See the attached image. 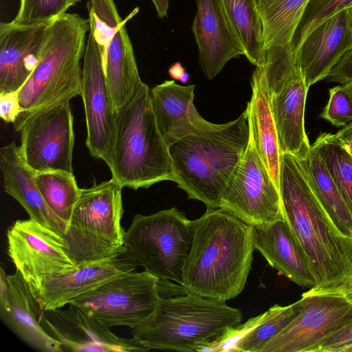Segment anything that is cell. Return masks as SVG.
<instances>
[{
    "mask_svg": "<svg viewBox=\"0 0 352 352\" xmlns=\"http://www.w3.org/2000/svg\"><path fill=\"white\" fill-rule=\"evenodd\" d=\"M250 138L248 111L225 124H214L200 133L171 144L169 153L174 181L188 199L207 210L221 208L227 185L241 162Z\"/></svg>",
    "mask_w": 352,
    "mask_h": 352,
    "instance_id": "3",
    "label": "cell"
},
{
    "mask_svg": "<svg viewBox=\"0 0 352 352\" xmlns=\"http://www.w3.org/2000/svg\"><path fill=\"white\" fill-rule=\"evenodd\" d=\"M195 87V85H179L172 80H165L150 89L156 123L168 146L214 124L202 118L194 105Z\"/></svg>",
    "mask_w": 352,
    "mask_h": 352,
    "instance_id": "23",
    "label": "cell"
},
{
    "mask_svg": "<svg viewBox=\"0 0 352 352\" xmlns=\"http://www.w3.org/2000/svg\"><path fill=\"white\" fill-rule=\"evenodd\" d=\"M42 309L27 282L17 270L7 275L0 270V318L17 337L41 352H62L60 342L42 324Z\"/></svg>",
    "mask_w": 352,
    "mask_h": 352,
    "instance_id": "18",
    "label": "cell"
},
{
    "mask_svg": "<svg viewBox=\"0 0 352 352\" xmlns=\"http://www.w3.org/2000/svg\"><path fill=\"white\" fill-rule=\"evenodd\" d=\"M243 45L245 56L256 67L265 63L263 25L256 0H223Z\"/></svg>",
    "mask_w": 352,
    "mask_h": 352,
    "instance_id": "30",
    "label": "cell"
},
{
    "mask_svg": "<svg viewBox=\"0 0 352 352\" xmlns=\"http://www.w3.org/2000/svg\"><path fill=\"white\" fill-rule=\"evenodd\" d=\"M89 30V19L76 13L50 23L37 65L18 91L21 112L80 95V60Z\"/></svg>",
    "mask_w": 352,
    "mask_h": 352,
    "instance_id": "6",
    "label": "cell"
},
{
    "mask_svg": "<svg viewBox=\"0 0 352 352\" xmlns=\"http://www.w3.org/2000/svg\"><path fill=\"white\" fill-rule=\"evenodd\" d=\"M196 4L192 30L200 67L212 80L230 59L245 56V51L223 0H196Z\"/></svg>",
    "mask_w": 352,
    "mask_h": 352,
    "instance_id": "19",
    "label": "cell"
},
{
    "mask_svg": "<svg viewBox=\"0 0 352 352\" xmlns=\"http://www.w3.org/2000/svg\"><path fill=\"white\" fill-rule=\"evenodd\" d=\"M320 116L336 126H345L352 121V102L344 85L329 89L327 104Z\"/></svg>",
    "mask_w": 352,
    "mask_h": 352,
    "instance_id": "35",
    "label": "cell"
},
{
    "mask_svg": "<svg viewBox=\"0 0 352 352\" xmlns=\"http://www.w3.org/2000/svg\"><path fill=\"white\" fill-rule=\"evenodd\" d=\"M81 0H20L18 12L12 21L20 25L48 23L67 13Z\"/></svg>",
    "mask_w": 352,
    "mask_h": 352,
    "instance_id": "33",
    "label": "cell"
},
{
    "mask_svg": "<svg viewBox=\"0 0 352 352\" xmlns=\"http://www.w3.org/2000/svg\"><path fill=\"white\" fill-rule=\"evenodd\" d=\"M140 266L133 254L124 246L112 256L81 263L72 270L27 283L43 310L63 308L80 296L107 280Z\"/></svg>",
    "mask_w": 352,
    "mask_h": 352,
    "instance_id": "16",
    "label": "cell"
},
{
    "mask_svg": "<svg viewBox=\"0 0 352 352\" xmlns=\"http://www.w3.org/2000/svg\"><path fill=\"white\" fill-rule=\"evenodd\" d=\"M342 85H344V87L351 99V101L352 102V82H347Z\"/></svg>",
    "mask_w": 352,
    "mask_h": 352,
    "instance_id": "42",
    "label": "cell"
},
{
    "mask_svg": "<svg viewBox=\"0 0 352 352\" xmlns=\"http://www.w3.org/2000/svg\"><path fill=\"white\" fill-rule=\"evenodd\" d=\"M242 318L224 301L184 294L160 296L152 316L131 329L149 350L217 351Z\"/></svg>",
    "mask_w": 352,
    "mask_h": 352,
    "instance_id": "4",
    "label": "cell"
},
{
    "mask_svg": "<svg viewBox=\"0 0 352 352\" xmlns=\"http://www.w3.org/2000/svg\"><path fill=\"white\" fill-rule=\"evenodd\" d=\"M348 8H349V12H350V18H351V27H352V2L348 6Z\"/></svg>",
    "mask_w": 352,
    "mask_h": 352,
    "instance_id": "45",
    "label": "cell"
},
{
    "mask_svg": "<svg viewBox=\"0 0 352 352\" xmlns=\"http://www.w3.org/2000/svg\"><path fill=\"white\" fill-rule=\"evenodd\" d=\"M321 205L338 229L352 238V214L334 184L316 146L300 160Z\"/></svg>",
    "mask_w": 352,
    "mask_h": 352,
    "instance_id": "27",
    "label": "cell"
},
{
    "mask_svg": "<svg viewBox=\"0 0 352 352\" xmlns=\"http://www.w3.org/2000/svg\"><path fill=\"white\" fill-rule=\"evenodd\" d=\"M18 91L0 94V117L6 123H14L21 113Z\"/></svg>",
    "mask_w": 352,
    "mask_h": 352,
    "instance_id": "37",
    "label": "cell"
},
{
    "mask_svg": "<svg viewBox=\"0 0 352 352\" xmlns=\"http://www.w3.org/2000/svg\"><path fill=\"white\" fill-rule=\"evenodd\" d=\"M8 254L26 282L74 270L63 236L34 220H16L7 232Z\"/></svg>",
    "mask_w": 352,
    "mask_h": 352,
    "instance_id": "14",
    "label": "cell"
},
{
    "mask_svg": "<svg viewBox=\"0 0 352 352\" xmlns=\"http://www.w3.org/2000/svg\"><path fill=\"white\" fill-rule=\"evenodd\" d=\"M93 33L102 55L107 83L114 112L118 111L143 85L125 19L118 13L113 0H89L87 3Z\"/></svg>",
    "mask_w": 352,
    "mask_h": 352,
    "instance_id": "10",
    "label": "cell"
},
{
    "mask_svg": "<svg viewBox=\"0 0 352 352\" xmlns=\"http://www.w3.org/2000/svg\"><path fill=\"white\" fill-rule=\"evenodd\" d=\"M158 280L146 271L125 272L70 304L111 327L132 329L153 314L160 298Z\"/></svg>",
    "mask_w": 352,
    "mask_h": 352,
    "instance_id": "11",
    "label": "cell"
},
{
    "mask_svg": "<svg viewBox=\"0 0 352 352\" xmlns=\"http://www.w3.org/2000/svg\"><path fill=\"white\" fill-rule=\"evenodd\" d=\"M335 136L340 144L352 155V122L338 131Z\"/></svg>",
    "mask_w": 352,
    "mask_h": 352,
    "instance_id": "39",
    "label": "cell"
},
{
    "mask_svg": "<svg viewBox=\"0 0 352 352\" xmlns=\"http://www.w3.org/2000/svg\"><path fill=\"white\" fill-rule=\"evenodd\" d=\"M352 346V321L327 336L311 352H346Z\"/></svg>",
    "mask_w": 352,
    "mask_h": 352,
    "instance_id": "36",
    "label": "cell"
},
{
    "mask_svg": "<svg viewBox=\"0 0 352 352\" xmlns=\"http://www.w3.org/2000/svg\"><path fill=\"white\" fill-rule=\"evenodd\" d=\"M0 168L5 192L20 204L31 219L63 236L67 224L45 203L35 182L36 172L27 164L15 142L1 148Z\"/></svg>",
    "mask_w": 352,
    "mask_h": 352,
    "instance_id": "25",
    "label": "cell"
},
{
    "mask_svg": "<svg viewBox=\"0 0 352 352\" xmlns=\"http://www.w3.org/2000/svg\"><path fill=\"white\" fill-rule=\"evenodd\" d=\"M352 50V27L348 7L314 28L295 51V61L306 86L326 78L344 54Z\"/></svg>",
    "mask_w": 352,
    "mask_h": 352,
    "instance_id": "20",
    "label": "cell"
},
{
    "mask_svg": "<svg viewBox=\"0 0 352 352\" xmlns=\"http://www.w3.org/2000/svg\"><path fill=\"white\" fill-rule=\"evenodd\" d=\"M346 352H352V346L346 349Z\"/></svg>",
    "mask_w": 352,
    "mask_h": 352,
    "instance_id": "46",
    "label": "cell"
},
{
    "mask_svg": "<svg viewBox=\"0 0 352 352\" xmlns=\"http://www.w3.org/2000/svg\"><path fill=\"white\" fill-rule=\"evenodd\" d=\"M302 307L301 298L286 306L274 305L265 313L253 318L252 324L235 340L228 351L261 352L265 344L294 320Z\"/></svg>",
    "mask_w": 352,
    "mask_h": 352,
    "instance_id": "29",
    "label": "cell"
},
{
    "mask_svg": "<svg viewBox=\"0 0 352 352\" xmlns=\"http://www.w3.org/2000/svg\"><path fill=\"white\" fill-rule=\"evenodd\" d=\"M42 324L63 351L130 352L149 349L135 337H119L111 327L69 304L67 309L44 311Z\"/></svg>",
    "mask_w": 352,
    "mask_h": 352,
    "instance_id": "17",
    "label": "cell"
},
{
    "mask_svg": "<svg viewBox=\"0 0 352 352\" xmlns=\"http://www.w3.org/2000/svg\"><path fill=\"white\" fill-rule=\"evenodd\" d=\"M308 1L256 0L265 52L292 43Z\"/></svg>",
    "mask_w": 352,
    "mask_h": 352,
    "instance_id": "28",
    "label": "cell"
},
{
    "mask_svg": "<svg viewBox=\"0 0 352 352\" xmlns=\"http://www.w3.org/2000/svg\"><path fill=\"white\" fill-rule=\"evenodd\" d=\"M188 78H189V74H188V73H187V72H185L182 75V76H181V78H180L179 80H180L182 82H183V83H186V82L188 81Z\"/></svg>",
    "mask_w": 352,
    "mask_h": 352,
    "instance_id": "44",
    "label": "cell"
},
{
    "mask_svg": "<svg viewBox=\"0 0 352 352\" xmlns=\"http://www.w3.org/2000/svg\"><path fill=\"white\" fill-rule=\"evenodd\" d=\"M184 72L185 69L179 62H176L168 69V74L173 80H179L182 75Z\"/></svg>",
    "mask_w": 352,
    "mask_h": 352,
    "instance_id": "41",
    "label": "cell"
},
{
    "mask_svg": "<svg viewBox=\"0 0 352 352\" xmlns=\"http://www.w3.org/2000/svg\"><path fill=\"white\" fill-rule=\"evenodd\" d=\"M314 144L352 214V155L335 134L322 133Z\"/></svg>",
    "mask_w": 352,
    "mask_h": 352,
    "instance_id": "32",
    "label": "cell"
},
{
    "mask_svg": "<svg viewBox=\"0 0 352 352\" xmlns=\"http://www.w3.org/2000/svg\"><path fill=\"white\" fill-rule=\"evenodd\" d=\"M122 188L112 177L82 188L63 235L76 264L108 258L124 246Z\"/></svg>",
    "mask_w": 352,
    "mask_h": 352,
    "instance_id": "7",
    "label": "cell"
},
{
    "mask_svg": "<svg viewBox=\"0 0 352 352\" xmlns=\"http://www.w3.org/2000/svg\"><path fill=\"white\" fill-rule=\"evenodd\" d=\"M108 166L112 178L123 188H147L162 181H174L169 147L157 127L150 89L144 82L115 113Z\"/></svg>",
    "mask_w": 352,
    "mask_h": 352,
    "instance_id": "5",
    "label": "cell"
},
{
    "mask_svg": "<svg viewBox=\"0 0 352 352\" xmlns=\"http://www.w3.org/2000/svg\"><path fill=\"white\" fill-rule=\"evenodd\" d=\"M352 0H309L292 45L294 52L319 24L346 8Z\"/></svg>",
    "mask_w": 352,
    "mask_h": 352,
    "instance_id": "34",
    "label": "cell"
},
{
    "mask_svg": "<svg viewBox=\"0 0 352 352\" xmlns=\"http://www.w3.org/2000/svg\"><path fill=\"white\" fill-rule=\"evenodd\" d=\"M301 298L298 315L261 352H311L327 336L352 321V302L343 292L310 289Z\"/></svg>",
    "mask_w": 352,
    "mask_h": 352,
    "instance_id": "13",
    "label": "cell"
},
{
    "mask_svg": "<svg viewBox=\"0 0 352 352\" xmlns=\"http://www.w3.org/2000/svg\"><path fill=\"white\" fill-rule=\"evenodd\" d=\"M155 8L157 15L160 19L167 17L169 0H151Z\"/></svg>",
    "mask_w": 352,
    "mask_h": 352,
    "instance_id": "40",
    "label": "cell"
},
{
    "mask_svg": "<svg viewBox=\"0 0 352 352\" xmlns=\"http://www.w3.org/2000/svg\"><path fill=\"white\" fill-rule=\"evenodd\" d=\"M279 191L285 219L306 253L315 289L343 292L352 286V238L342 234L318 200L300 162L280 156Z\"/></svg>",
    "mask_w": 352,
    "mask_h": 352,
    "instance_id": "1",
    "label": "cell"
},
{
    "mask_svg": "<svg viewBox=\"0 0 352 352\" xmlns=\"http://www.w3.org/2000/svg\"><path fill=\"white\" fill-rule=\"evenodd\" d=\"M35 182L48 207L68 226L82 191L74 173L61 170L36 172Z\"/></svg>",
    "mask_w": 352,
    "mask_h": 352,
    "instance_id": "31",
    "label": "cell"
},
{
    "mask_svg": "<svg viewBox=\"0 0 352 352\" xmlns=\"http://www.w3.org/2000/svg\"><path fill=\"white\" fill-rule=\"evenodd\" d=\"M50 23L32 25L0 23V94L18 91L31 76Z\"/></svg>",
    "mask_w": 352,
    "mask_h": 352,
    "instance_id": "21",
    "label": "cell"
},
{
    "mask_svg": "<svg viewBox=\"0 0 352 352\" xmlns=\"http://www.w3.org/2000/svg\"><path fill=\"white\" fill-rule=\"evenodd\" d=\"M221 208L254 227L285 219L279 188L258 154L250 127L247 148L227 185Z\"/></svg>",
    "mask_w": 352,
    "mask_h": 352,
    "instance_id": "12",
    "label": "cell"
},
{
    "mask_svg": "<svg viewBox=\"0 0 352 352\" xmlns=\"http://www.w3.org/2000/svg\"><path fill=\"white\" fill-rule=\"evenodd\" d=\"M191 220L177 208L136 214L124 235V246L139 265L159 280L181 286L192 241Z\"/></svg>",
    "mask_w": 352,
    "mask_h": 352,
    "instance_id": "8",
    "label": "cell"
},
{
    "mask_svg": "<svg viewBox=\"0 0 352 352\" xmlns=\"http://www.w3.org/2000/svg\"><path fill=\"white\" fill-rule=\"evenodd\" d=\"M345 297L352 302V286L343 292Z\"/></svg>",
    "mask_w": 352,
    "mask_h": 352,
    "instance_id": "43",
    "label": "cell"
},
{
    "mask_svg": "<svg viewBox=\"0 0 352 352\" xmlns=\"http://www.w3.org/2000/svg\"><path fill=\"white\" fill-rule=\"evenodd\" d=\"M70 100L21 112L13 123L19 133L21 154L36 172L74 173V119Z\"/></svg>",
    "mask_w": 352,
    "mask_h": 352,
    "instance_id": "9",
    "label": "cell"
},
{
    "mask_svg": "<svg viewBox=\"0 0 352 352\" xmlns=\"http://www.w3.org/2000/svg\"><path fill=\"white\" fill-rule=\"evenodd\" d=\"M82 58L80 96L85 114V143L90 155L103 160L108 166L113 138L115 112L100 48L90 30Z\"/></svg>",
    "mask_w": 352,
    "mask_h": 352,
    "instance_id": "15",
    "label": "cell"
},
{
    "mask_svg": "<svg viewBox=\"0 0 352 352\" xmlns=\"http://www.w3.org/2000/svg\"><path fill=\"white\" fill-rule=\"evenodd\" d=\"M308 90L297 66L284 80L278 91L270 94L280 153L291 154L298 160L306 158L311 148L305 129Z\"/></svg>",
    "mask_w": 352,
    "mask_h": 352,
    "instance_id": "22",
    "label": "cell"
},
{
    "mask_svg": "<svg viewBox=\"0 0 352 352\" xmlns=\"http://www.w3.org/2000/svg\"><path fill=\"white\" fill-rule=\"evenodd\" d=\"M254 245L269 265L298 285L315 288L309 260L286 219L254 227Z\"/></svg>",
    "mask_w": 352,
    "mask_h": 352,
    "instance_id": "24",
    "label": "cell"
},
{
    "mask_svg": "<svg viewBox=\"0 0 352 352\" xmlns=\"http://www.w3.org/2000/svg\"><path fill=\"white\" fill-rule=\"evenodd\" d=\"M192 241L183 273L184 294L226 302L243 290L252 267L254 227L226 210L191 220Z\"/></svg>",
    "mask_w": 352,
    "mask_h": 352,
    "instance_id": "2",
    "label": "cell"
},
{
    "mask_svg": "<svg viewBox=\"0 0 352 352\" xmlns=\"http://www.w3.org/2000/svg\"><path fill=\"white\" fill-rule=\"evenodd\" d=\"M252 97L247 104L248 123L261 158L279 188L281 153L270 103L263 64L256 67L251 80Z\"/></svg>",
    "mask_w": 352,
    "mask_h": 352,
    "instance_id": "26",
    "label": "cell"
},
{
    "mask_svg": "<svg viewBox=\"0 0 352 352\" xmlns=\"http://www.w3.org/2000/svg\"><path fill=\"white\" fill-rule=\"evenodd\" d=\"M329 81L344 85L352 82V50L346 52L326 78Z\"/></svg>",
    "mask_w": 352,
    "mask_h": 352,
    "instance_id": "38",
    "label": "cell"
}]
</instances>
